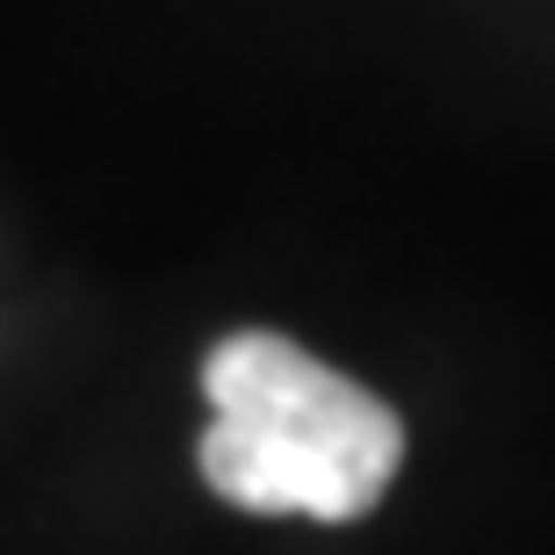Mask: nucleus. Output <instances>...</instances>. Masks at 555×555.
<instances>
[{"label":"nucleus","mask_w":555,"mask_h":555,"mask_svg":"<svg viewBox=\"0 0 555 555\" xmlns=\"http://www.w3.org/2000/svg\"><path fill=\"white\" fill-rule=\"evenodd\" d=\"M209 491L246 513L361 519L404 462V426L375 390L347 383L282 332H231L203 369Z\"/></svg>","instance_id":"f257e3e1"}]
</instances>
